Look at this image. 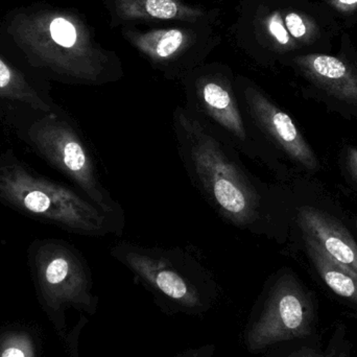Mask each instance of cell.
<instances>
[{
  "mask_svg": "<svg viewBox=\"0 0 357 357\" xmlns=\"http://www.w3.org/2000/svg\"><path fill=\"white\" fill-rule=\"evenodd\" d=\"M320 314L316 294L293 270L281 268L264 283L243 331L251 354L273 346L319 335Z\"/></svg>",
  "mask_w": 357,
  "mask_h": 357,
  "instance_id": "6",
  "label": "cell"
},
{
  "mask_svg": "<svg viewBox=\"0 0 357 357\" xmlns=\"http://www.w3.org/2000/svg\"><path fill=\"white\" fill-rule=\"evenodd\" d=\"M190 0H108L111 16L116 22L136 20L180 21L197 24L204 22L208 13Z\"/></svg>",
  "mask_w": 357,
  "mask_h": 357,
  "instance_id": "14",
  "label": "cell"
},
{
  "mask_svg": "<svg viewBox=\"0 0 357 357\" xmlns=\"http://www.w3.org/2000/svg\"><path fill=\"white\" fill-rule=\"evenodd\" d=\"M347 328L339 323L333 329L326 345L320 333L308 339L295 340L273 346L262 354V357H335L342 333Z\"/></svg>",
  "mask_w": 357,
  "mask_h": 357,
  "instance_id": "16",
  "label": "cell"
},
{
  "mask_svg": "<svg viewBox=\"0 0 357 357\" xmlns=\"http://www.w3.org/2000/svg\"><path fill=\"white\" fill-rule=\"evenodd\" d=\"M0 104L25 107L45 113L64 111L50 96L48 82L23 68L1 48Z\"/></svg>",
  "mask_w": 357,
  "mask_h": 357,
  "instance_id": "11",
  "label": "cell"
},
{
  "mask_svg": "<svg viewBox=\"0 0 357 357\" xmlns=\"http://www.w3.org/2000/svg\"><path fill=\"white\" fill-rule=\"evenodd\" d=\"M346 167L354 182L357 184V148L349 146L345 155Z\"/></svg>",
  "mask_w": 357,
  "mask_h": 357,
  "instance_id": "21",
  "label": "cell"
},
{
  "mask_svg": "<svg viewBox=\"0 0 357 357\" xmlns=\"http://www.w3.org/2000/svg\"><path fill=\"white\" fill-rule=\"evenodd\" d=\"M126 39L142 52L155 67L167 75H184L190 70L185 60L197 42V33L184 26L163 27L150 31L123 29Z\"/></svg>",
  "mask_w": 357,
  "mask_h": 357,
  "instance_id": "10",
  "label": "cell"
},
{
  "mask_svg": "<svg viewBox=\"0 0 357 357\" xmlns=\"http://www.w3.org/2000/svg\"><path fill=\"white\" fill-rule=\"evenodd\" d=\"M283 20L293 39L308 42L316 35L317 26L308 17L300 13H287Z\"/></svg>",
  "mask_w": 357,
  "mask_h": 357,
  "instance_id": "17",
  "label": "cell"
},
{
  "mask_svg": "<svg viewBox=\"0 0 357 357\" xmlns=\"http://www.w3.org/2000/svg\"><path fill=\"white\" fill-rule=\"evenodd\" d=\"M335 357H356L354 356V345H352L351 341L347 337V328L342 333Z\"/></svg>",
  "mask_w": 357,
  "mask_h": 357,
  "instance_id": "22",
  "label": "cell"
},
{
  "mask_svg": "<svg viewBox=\"0 0 357 357\" xmlns=\"http://www.w3.org/2000/svg\"><path fill=\"white\" fill-rule=\"evenodd\" d=\"M0 357H35L31 339L23 333L8 335L0 345Z\"/></svg>",
  "mask_w": 357,
  "mask_h": 357,
  "instance_id": "19",
  "label": "cell"
},
{
  "mask_svg": "<svg viewBox=\"0 0 357 357\" xmlns=\"http://www.w3.org/2000/svg\"><path fill=\"white\" fill-rule=\"evenodd\" d=\"M264 29L271 39L283 50H291L294 47V39L289 35L283 20L282 14L275 10L264 20Z\"/></svg>",
  "mask_w": 357,
  "mask_h": 357,
  "instance_id": "18",
  "label": "cell"
},
{
  "mask_svg": "<svg viewBox=\"0 0 357 357\" xmlns=\"http://www.w3.org/2000/svg\"><path fill=\"white\" fill-rule=\"evenodd\" d=\"M298 222L333 259L357 273V243L340 220L318 208L303 206L298 209Z\"/></svg>",
  "mask_w": 357,
  "mask_h": 357,
  "instance_id": "13",
  "label": "cell"
},
{
  "mask_svg": "<svg viewBox=\"0 0 357 357\" xmlns=\"http://www.w3.org/2000/svg\"><path fill=\"white\" fill-rule=\"evenodd\" d=\"M235 87L250 123L274 154L280 153L303 171L321 169L316 153L287 112L247 77H237Z\"/></svg>",
  "mask_w": 357,
  "mask_h": 357,
  "instance_id": "9",
  "label": "cell"
},
{
  "mask_svg": "<svg viewBox=\"0 0 357 357\" xmlns=\"http://www.w3.org/2000/svg\"><path fill=\"white\" fill-rule=\"evenodd\" d=\"M29 264L46 303L60 310L75 306L93 314L98 307L93 282L87 262L66 241L56 238L36 239L29 248Z\"/></svg>",
  "mask_w": 357,
  "mask_h": 357,
  "instance_id": "8",
  "label": "cell"
},
{
  "mask_svg": "<svg viewBox=\"0 0 357 357\" xmlns=\"http://www.w3.org/2000/svg\"><path fill=\"white\" fill-rule=\"evenodd\" d=\"M110 253L167 316L204 318L220 299V287L212 273L186 251L123 241Z\"/></svg>",
  "mask_w": 357,
  "mask_h": 357,
  "instance_id": "3",
  "label": "cell"
},
{
  "mask_svg": "<svg viewBox=\"0 0 357 357\" xmlns=\"http://www.w3.org/2000/svg\"><path fill=\"white\" fill-rule=\"evenodd\" d=\"M0 202L75 234L102 237L123 229L85 195L40 176L10 152L0 153Z\"/></svg>",
  "mask_w": 357,
  "mask_h": 357,
  "instance_id": "5",
  "label": "cell"
},
{
  "mask_svg": "<svg viewBox=\"0 0 357 357\" xmlns=\"http://www.w3.org/2000/svg\"><path fill=\"white\" fill-rule=\"evenodd\" d=\"M0 48L45 81L98 86L121 79V63L94 39L85 21L70 10L27 6L0 22Z\"/></svg>",
  "mask_w": 357,
  "mask_h": 357,
  "instance_id": "1",
  "label": "cell"
},
{
  "mask_svg": "<svg viewBox=\"0 0 357 357\" xmlns=\"http://www.w3.org/2000/svg\"><path fill=\"white\" fill-rule=\"evenodd\" d=\"M306 253L327 289L350 310V317L357 320V273L349 266L333 259L320 243L302 230Z\"/></svg>",
  "mask_w": 357,
  "mask_h": 357,
  "instance_id": "15",
  "label": "cell"
},
{
  "mask_svg": "<svg viewBox=\"0 0 357 357\" xmlns=\"http://www.w3.org/2000/svg\"><path fill=\"white\" fill-rule=\"evenodd\" d=\"M173 129L187 176L210 207L239 230L270 235L272 193L245 167L239 153L185 107L174 111Z\"/></svg>",
  "mask_w": 357,
  "mask_h": 357,
  "instance_id": "2",
  "label": "cell"
},
{
  "mask_svg": "<svg viewBox=\"0 0 357 357\" xmlns=\"http://www.w3.org/2000/svg\"><path fill=\"white\" fill-rule=\"evenodd\" d=\"M186 106L239 154L278 169L274 152L254 130L237 96L231 73L222 67L191 71L184 79Z\"/></svg>",
  "mask_w": 357,
  "mask_h": 357,
  "instance_id": "7",
  "label": "cell"
},
{
  "mask_svg": "<svg viewBox=\"0 0 357 357\" xmlns=\"http://www.w3.org/2000/svg\"><path fill=\"white\" fill-rule=\"evenodd\" d=\"M306 79L340 104L357 109V71L337 56L310 54L295 59Z\"/></svg>",
  "mask_w": 357,
  "mask_h": 357,
  "instance_id": "12",
  "label": "cell"
},
{
  "mask_svg": "<svg viewBox=\"0 0 357 357\" xmlns=\"http://www.w3.org/2000/svg\"><path fill=\"white\" fill-rule=\"evenodd\" d=\"M215 354V345L206 344L199 347L188 348L173 357H214Z\"/></svg>",
  "mask_w": 357,
  "mask_h": 357,
  "instance_id": "20",
  "label": "cell"
},
{
  "mask_svg": "<svg viewBox=\"0 0 357 357\" xmlns=\"http://www.w3.org/2000/svg\"><path fill=\"white\" fill-rule=\"evenodd\" d=\"M0 114L8 121L19 139L68 178L82 195L123 226L121 205L100 182L93 157L79 130L65 111L45 113L25 107L0 104Z\"/></svg>",
  "mask_w": 357,
  "mask_h": 357,
  "instance_id": "4",
  "label": "cell"
},
{
  "mask_svg": "<svg viewBox=\"0 0 357 357\" xmlns=\"http://www.w3.org/2000/svg\"><path fill=\"white\" fill-rule=\"evenodd\" d=\"M329 3L342 13H350L357 10V0H329Z\"/></svg>",
  "mask_w": 357,
  "mask_h": 357,
  "instance_id": "23",
  "label": "cell"
},
{
  "mask_svg": "<svg viewBox=\"0 0 357 357\" xmlns=\"http://www.w3.org/2000/svg\"><path fill=\"white\" fill-rule=\"evenodd\" d=\"M354 225H356V230H357V216H356V218H354Z\"/></svg>",
  "mask_w": 357,
  "mask_h": 357,
  "instance_id": "24",
  "label": "cell"
}]
</instances>
